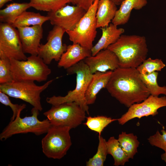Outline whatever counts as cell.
I'll return each mask as SVG.
<instances>
[{
	"label": "cell",
	"mask_w": 166,
	"mask_h": 166,
	"mask_svg": "<svg viewBox=\"0 0 166 166\" xmlns=\"http://www.w3.org/2000/svg\"><path fill=\"white\" fill-rule=\"evenodd\" d=\"M161 133L158 130L156 133L150 136L148 140L150 144L152 146L160 148L164 151L161 154V159L166 163V131L164 128L161 130Z\"/></svg>",
	"instance_id": "obj_30"
},
{
	"label": "cell",
	"mask_w": 166,
	"mask_h": 166,
	"mask_svg": "<svg viewBox=\"0 0 166 166\" xmlns=\"http://www.w3.org/2000/svg\"><path fill=\"white\" fill-rule=\"evenodd\" d=\"M114 52L119 67L137 68L146 59L148 49L145 37L136 35H121L107 48Z\"/></svg>",
	"instance_id": "obj_2"
},
{
	"label": "cell",
	"mask_w": 166,
	"mask_h": 166,
	"mask_svg": "<svg viewBox=\"0 0 166 166\" xmlns=\"http://www.w3.org/2000/svg\"><path fill=\"white\" fill-rule=\"evenodd\" d=\"M86 12L78 6L66 5L56 11L48 12L47 16L51 24L66 31L73 30Z\"/></svg>",
	"instance_id": "obj_13"
},
{
	"label": "cell",
	"mask_w": 166,
	"mask_h": 166,
	"mask_svg": "<svg viewBox=\"0 0 166 166\" xmlns=\"http://www.w3.org/2000/svg\"><path fill=\"white\" fill-rule=\"evenodd\" d=\"M102 34L97 43L91 49L92 56L95 55L101 50L107 49L110 45L115 43L124 32L122 28L110 23L109 26L100 28Z\"/></svg>",
	"instance_id": "obj_17"
},
{
	"label": "cell",
	"mask_w": 166,
	"mask_h": 166,
	"mask_svg": "<svg viewBox=\"0 0 166 166\" xmlns=\"http://www.w3.org/2000/svg\"><path fill=\"white\" fill-rule=\"evenodd\" d=\"M68 74H76L75 88L69 91L64 96H53L47 97V102L52 105H57L65 102H75L86 113L89 114V106L85 99V93L93 76L88 66L84 60L67 69Z\"/></svg>",
	"instance_id": "obj_3"
},
{
	"label": "cell",
	"mask_w": 166,
	"mask_h": 166,
	"mask_svg": "<svg viewBox=\"0 0 166 166\" xmlns=\"http://www.w3.org/2000/svg\"><path fill=\"white\" fill-rule=\"evenodd\" d=\"M99 0H95L72 30L66 32L73 44L91 50L97 34L96 14Z\"/></svg>",
	"instance_id": "obj_7"
},
{
	"label": "cell",
	"mask_w": 166,
	"mask_h": 166,
	"mask_svg": "<svg viewBox=\"0 0 166 166\" xmlns=\"http://www.w3.org/2000/svg\"><path fill=\"white\" fill-rule=\"evenodd\" d=\"M86 119L84 124L91 130L98 133L99 136L105 128L113 122L117 121V119H113L103 116H89Z\"/></svg>",
	"instance_id": "obj_27"
},
{
	"label": "cell",
	"mask_w": 166,
	"mask_h": 166,
	"mask_svg": "<svg viewBox=\"0 0 166 166\" xmlns=\"http://www.w3.org/2000/svg\"><path fill=\"white\" fill-rule=\"evenodd\" d=\"M12 0H0V8L2 7L7 2Z\"/></svg>",
	"instance_id": "obj_34"
},
{
	"label": "cell",
	"mask_w": 166,
	"mask_h": 166,
	"mask_svg": "<svg viewBox=\"0 0 166 166\" xmlns=\"http://www.w3.org/2000/svg\"><path fill=\"white\" fill-rule=\"evenodd\" d=\"M17 29L24 52L31 55H38L43 36L42 26L35 25Z\"/></svg>",
	"instance_id": "obj_15"
},
{
	"label": "cell",
	"mask_w": 166,
	"mask_h": 166,
	"mask_svg": "<svg viewBox=\"0 0 166 166\" xmlns=\"http://www.w3.org/2000/svg\"><path fill=\"white\" fill-rule=\"evenodd\" d=\"M12 25L0 24V58H8L26 60L18 30Z\"/></svg>",
	"instance_id": "obj_10"
},
{
	"label": "cell",
	"mask_w": 166,
	"mask_h": 166,
	"mask_svg": "<svg viewBox=\"0 0 166 166\" xmlns=\"http://www.w3.org/2000/svg\"><path fill=\"white\" fill-rule=\"evenodd\" d=\"M147 4V0H124L117 11L112 23L117 26L126 24L129 19L133 9L140 10Z\"/></svg>",
	"instance_id": "obj_19"
},
{
	"label": "cell",
	"mask_w": 166,
	"mask_h": 166,
	"mask_svg": "<svg viewBox=\"0 0 166 166\" xmlns=\"http://www.w3.org/2000/svg\"><path fill=\"white\" fill-rule=\"evenodd\" d=\"M99 142L96 154L86 163L87 166H103L108 153L107 141L103 137L99 136Z\"/></svg>",
	"instance_id": "obj_28"
},
{
	"label": "cell",
	"mask_w": 166,
	"mask_h": 166,
	"mask_svg": "<svg viewBox=\"0 0 166 166\" xmlns=\"http://www.w3.org/2000/svg\"><path fill=\"white\" fill-rule=\"evenodd\" d=\"M166 107V97H159L150 95L142 101L135 103L129 107L127 111L117 119L118 123L123 125L135 118H140L158 114L160 108Z\"/></svg>",
	"instance_id": "obj_11"
},
{
	"label": "cell",
	"mask_w": 166,
	"mask_h": 166,
	"mask_svg": "<svg viewBox=\"0 0 166 166\" xmlns=\"http://www.w3.org/2000/svg\"><path fill=\"white\" fill-rule=\"evenodd\" d=\"M70 0H30V7L40 11L48 12L56 11L67 3Z\"/></svg>",
	"instance_id": "obj_25"
},
{
	"label": "cell",
	"mask_w": 166,
	"mask_h": 166,
	"mask_svg": "<svg viewBox=\"0 0 166 166\" xmlns=\"http://www.w3.org/2000/svg\"><path fill=\"white\" fill-rule=\"evenodd\" d=\"M68 127L51 125L42 140V152L48 158L60 159L66 154L72 145Z\"/></svg>",
	"instance_id": "obj_8"
},
{
	"label": "cell",
	"mask_w": 166,
	"mask_h": 166,
	"mask_svg": "<svg viewBox=\"0 0 166 166\" xmlns=\"http://www.w3.org/2000/svg\"><path fill=\"white\" fill-rule=\"evenodd\" d=\"M83 60L92 74L97 72L113 71L119 67L117 56L108 49L101 50L95 55L87 57Z\"/></svg>",
	"instance_id": "obj_14"
},
{
	"label": "cell",
	"mask_w": 166,
	"mask_h": 166,
	"mask_svg": "<svg viewBox=\"0 0 166 166\" xmlns=\"http://www.w3.org/2000/svg\"><path fill=\"white\" fill-rule=\"evenodd\" d=\"M14 81H46L51 69L38 55H31L26 60L10 59Z\"/></svg>",
	"instance_id": "obj_4"
},
{
	"label": "cell",
	"mask_w": 166,
	"mask_h": 166,
	"mask_svg": "<svg viewBox=\"0 0 166 166\" xmlns=\"http://www.w3.org/2000/svg\"><path fill=\"white\" fill-rule=\"evenodd\" d=\"M118 140L129 158L133 159L138 152L137 148L140 143L137 136L133 133L122 132L119 135Z\"/></svg>",
	"instance_id": "obj_24"
},
{
	"label": "cell",
	"mask_w": 166,
	"mask_h": 166,
	"mask_svg": "<svg viewBox=\"0 0 166 166\" xmlns=\"http://www.w3.org/2000/svg\"><path fill=\"white\" fill-rule=\"evenodd\" d=\"M136 68L119 67L113 71L106 88L113 97L129 108L150 94Z\"/></svg>",
	"instance_id": "obj_1"
},
{
	"label": "cell",
	"mask_w": 166,
	"mask_h": 166,
	"mask_svg": "<svg viewBox=\"0 0 166 166\" xmlns=\"http://www.w3.org/2000/svg\"><path fill=\"white\" fill-rule=\"evenodd\" d=\"M13 81L10 59L6 58H0V84Z\"/></svg>",
	"instance_id": "obj_31"
},
{
	"label": "cell",
	"mask_w": 166,
	"mask_h": 166,
	"mask_svg": "<svg viewBox=\"0 0 166 166\" xmlns=\"http://www.w3.org/2000/svg\"><path fill=\"white\" fill-rule=\"evenodd\" d=\"M166 66L160 59H146L136 69L140 74H148L155 71H161Z\"/></svg>",
	"instance_id": "obj_29"
},
{
	"label": "cell",
	"mask_w": 166,
	"mask_h": 166,
	"mask_svg": "<svg viewBox=\"0 0 166 166\" xmlns=\"http://www.w3.org/2000/svg\"><path fill=\"white\" fill-rule=\"evenodd\" d=\"M86 112L75 102H65L52 105L43 113L51 125L75 128L81 124L86 117Z\"/></svg>",
	"instance_id": "obj_9"
},
{
	"label": "cell",
	"mask_w": 166,
	"mask_h": 166,
	"mask_svg": "<svg viewBox=\"0 0 166 166\" xmlns=\"http://www.w3.org/2000/svg\"><path fill=\"white\" fill-rule=\"evenodd\" d=\"M113 2L116 5H120L124 0H110Z\"/></svg>",
	"instance_id": "obj_35"
},
{
	"label": "cell",
	"mask_w": 166,
	"mask_h": 166,
	"mask_svg": "<svg viewBox=\"0 0 166 166\" xmlns=\"http://www.w3.org/2000/svg\"><path fill=\"white\" fill-rule=\"evenodd\" d=\"M116 6L110 0H99L96 14L97 28L109 26L117 10Z\"/></svg>",
	"instance_id": "obj_20"
},
{
	"label": "cell",
	"mask_w": 166,
	"mask_h": 166,
	"mask_svg": "<svg viewBox=\"0 0 166 166\" xmlns=\"http://www.w3.org/2000/svg\"><path fill=\"white\" fill-rule=\"evenodd\" d=\"M108 154L111 155L114 160V165L124 166L129 161V158L122 149L118 139L114 136L109 138L107 141Z\"/></svg>",
	"instance_id": "obj_23"
},
{
	"label": "cell",
	"mask_w": 166,
	"mask_h": 166,
	"mask_svg": "<svg viewBox=\"0 0 166 166\" xmlns=\"http://www.w3.org/2000/svg\"><path fill=\"white\" fill-rule=\"evenodd\" d=\"M39 111L37 109L33 107L31 110L32 115L23 118L20 117L21 112H19L0 133V140H5L18 134L32 133L39 136L46 133L51 124L47 118L42 121L38 119Z\"/></svg>",
	"instance_id": "obj_6"
},
{
	"label": "cell",
	"mask_w": 166,
	"mask_h": 166,
	"mask_svg": "<svg viewBox=\"0 0 166 166\" xmlns=\"http://www.w3.org/2000/svg\"><path fill=\"white\" fill-rule=\"evenodd\" d=\"M91 56V50L79 44H73L67 46V50L62 55L57 65L67 69Z\"/></svg>",
	"instance_id": "obj_16"
},
{
	"label": "cell",
	"mask_w": 166,
	"mask_h": 166,
	"mask_svg": "<svg viewBox=\"0 0 166 166\" xmlns=\"http://www.w3.org/2000/svg\"><path fill=\"white\" fill-rule=\"evenodd\" d=\"M95 0H70V3L78 6L86 11L94 2Z\"/></svg>",
	"instance_id": "obj_33"
},
{
	"label": "cell",
	"mask_w": 166,
	"mask_h": 166,
	"mask_svg": "<svg viewBox=\"0 0 166 166\" xmlns=\"http://www.w3.org/2000/svg\"><path fill=\"white\" fill-rule=\"evenodd\" d=\"M66 31L61 27L54 26L49 33L47 42L44 44H41L38 55L47 65L50 64L53 60L58 61L66 51L67 46L62 42L63 37Z\"/></svg>",
	"instance_id": "obj_12"
},
{
	"label": "cell",
	"mask_w": 166,
	"mask_h": 166,
	"mask_svg": "<svg viewBox=\"0 0 166 166\" xmlns=\"http://www.w3.org/2000/svg\"><path fill=\"white\" fill-rule=\"evenodd\" d=\"M112 72L110 70L105 72H97L93 74L92 80L85 95L88 105L94 104L99 92L102 89L106 88Z\"/></svg>",
	"instance_id": "obj_18"
},
{
	"label": "cell",
	"mask_w": 166,
	"mask_h": 166,
	"mask_svg": "<svg viewBox=\"0 0 166 166\" xmlns=\"http://www.w3.org/2000/svg\"><path fill=\"white\" fill-rule=\"evenodd\" d=\"M53 81V79L50 80L42 85H38L33 81L13 80L10 82L0 84V91L9 97L27 102L41 111L42 107L41 94Z\"/></svg>",
	"instance_id": "obj_5"
},
{
	"label": "cell",
	"mask_w": 166,
	"mask_h": 166,
	"mask_svg": "<svg viewBox=\"0 0 166 166\" xmlns=\"http://www.w3.org/2000/svg\"><path fill=\"white\" fill-rule=\"evenodd\" d=\"M0 102L6 106H9L11 109L13 115L10 121H13L17 117L18 113L21 112L26 107L25 104L18 105L13 103L10 99L9 96L1 91H0Z\"/></svg>",
	"instance_id": "obj_32"
},
{
	"label": "cell",
	"mask_w": 166,
	"mask_h": 166,
	"mask_svg": "<svg viewBox=\"0 0 166 166\" xmlns=\"http://www.w3.org/2000/svg\"><path fill=\"white\" fill-rule=\"evenodd\" d=\"M158 72H154L148 74H140V77L150 94L159 96L160 95H166V86H160L157 82Z\"/></svg>",
	"instance_id": "obj_26"
},
{
	"label": "cell",
	"mask_w": 166,
	"mask_h": 166,
	"mask_svg": "<svg viewBox=\"0 0 166 166\" xmlns=\"http://www.w3.org/2000/svg\"><path fill=\"white\" fill-rule=\"evenodd\" d=\"M48 21H49V18L47 15L43 16L39 13L26 11L18 17L12 25L17 28L30 26H42L44 23Z\"/></svg>",
	"instance_id": "obj_22"
},
{
	"label": "cell",
	"mask_w": 166,
	"mask_h": 166,
	"mask_svg": "<svg viewBox=\"0 0 166 166\" xmlns=\"http://www.w3.org/2000/svg\"><path fill=\"white\" fill-rule=\"evenodd\" d=\"M30 7L29 3L14 2L0 10L1 22L12 25L18 17Z\"/></svg>",
	"instance_id": "obj_21"
}]
</instances>
